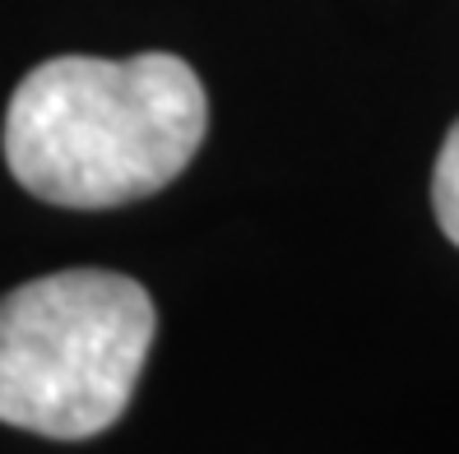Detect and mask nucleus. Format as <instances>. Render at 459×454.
<instances>
[{
    "label": "nucleus",
    "instance_id": "nucleus-1",
    "mask_svg": "<svg viewBox=\"0 0 459 454\" xmlns=\"http://www.w3.org/2000/svg\"><path fill=\"white\" fill-rule=\"evenodd\" d=\"M204 125V84L181 56H56L19 79L5 163L47 204L117 209L172 185L191 167Z\"/></svg>",
    "mask_w": 459,
    "mask_h": 454
},
{
    "label": "nucleus",
    "instance_id": "nucleus-3",
    "mask_svg": "<svg viewBox=\"0 0 459 454\" xmlns=\"http://www.w3.org/2000/svg\"><path fill=\"white\" fill-rule=\"evenodd\" d=\"M431 204H437V223L450 242L459 246V121L450 125V135L437 158V176H431Z\"/></svg>",
    "mask_w": 459,
    "mask_h": 454
},
{
    "label": "nucleus",
    "instance_id": "nucleus-2",
    "mask_svg": "<svg viewBox=\"0 0 459 454\" xmlns=\"http://www.w3.org/2000/svg\"><path fill=\"white\" fill-rule=\"evenodd\" d=\"M153 297L112 270H61L0 297V422L89 441L121 422L153 348Z\"/></svg>",
    "mask_w": 459,
    "mask_h": 454
}]
</instances>
